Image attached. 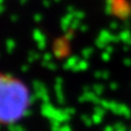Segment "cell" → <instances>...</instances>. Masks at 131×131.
Returning a JSON list of instances; mask_svg holds the SVG:
<instances>
[{
  "label": "cell",
  "mask_w": 131,
  "mask_h": 131,
  "mask_svg": "<svg viewBox=\"0 0 131 131\" xmlns=\"http://www.w3.org/2000/svg\"><path fill=\"white\" fill-rule=\"evenodd\" d=\"M30 94L21 80L9 74H0V124L19 121L26 113Z\"/></svg>",
  "instance_id": "6da1fadb"
}]
</instances>
